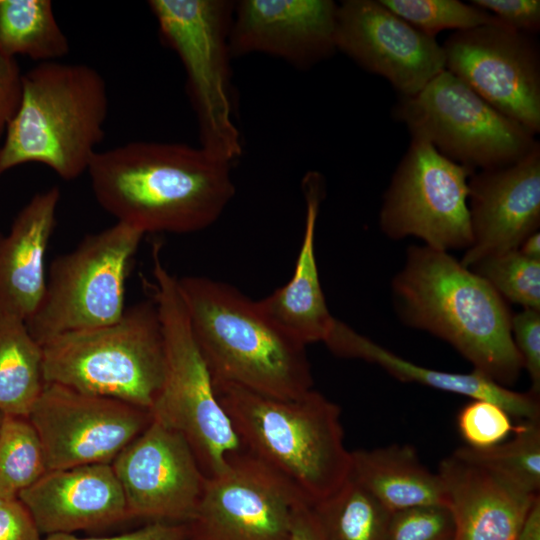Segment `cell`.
I'll list each match as a JSON object with an SVG mask.
<instances>
[{
    "label": "cell",
    "mask_w": 540,
    "mask_h": 540,
    "mask_svg": "<svg viewBox=\"0 0 540 540\" xmlns=\"http://www.w3.org/2000/svg\"><path fill=\"white\" fill-rule=\"evenodd\" d=\"M231 164L201 146L137 140L99 150L87 174L116 222L144 235L185 234L212 225L233 199Z\"/></svg>",
    "instance_id": "6da1fadb"
},
{
    "label": "cell",
    "mask_w": 540,
    "mask_h": 540,
    "mask_svg": "<svg viewBox=\"0 0 540 540\" xmlns=\"http://www.w3.org/2000/svg\"><path fill=\"white\" fill-rule=\"evenodd\" d=\"M394 308L407 326L449 343L474 371L506 387L523 369L506 301L446 251L411 246L392 279Z\"/></svg>",
    "instance_id": "7a4b0ae2"
},
{
    "label": "cell",
    "mask_w": 540,
    "mask_h": 540,
    "mask_svg": "<svg viewBox=\"0 0 540 540\" xmlns=\"http://www.w3.org/2000/svg\"><path fill=\"white\" fill-rule=\"evenodd\" d=\"M190 326L213 380L282 399L312 390L306 346L279 329L258 301L203 276L178 278Z\"/></svg>",
    "instance_id": "3957f363"
},
{
    "label": "cell",
    "mask_w": 540,
    "mask_h": 540,
    "mask_svg": "<svg viewBox=\"0 0 540 540\" xmlns=\"http://www.w3.org/2000/svg\"><path fill=\"white\" fill-rule=\"evenodd\" d=\"M213 383L242 449L287 481L309 505L347 480L351 454L337 404L313 389L282 399L225 381Z\"/></svg>",
    "instance_id": "277c9868"
},
{
    "label": "cell",
    "mask_w": 540,
    "mask_h": 540,
    "mask_svg": "<svg viewBox=\"0 0 540 540\" xmlns=\"http://www.w3.org/2000/svg\"><path fill=\"white\" fill-rule=\"evenodd\" d=\"M107 84L92 66L60 60L23 73L20 107L0 145V176L29 163L72 181L87 173L104 139Z\"/></svg>",
    "instance_id": "5b68a950"
},
{
    "label": "cell",
    "mask_w": 540,
    "mask_h": 540,
    "mask_svg": "<svg viewBox=\"0 0 540 540\" xmlns=\"http://www.w3.org/2000/svg\"><path fill=\"white\" fill-rule=\"evenodd\" d=\"M41 347L45 383L150 411L164 382V336L151 298L126 307L115 322L57 335Z\"/></svg>",
    "instance_id": "8992f818"
},
{
    "label": "cell",
    "mask_w": 540,
    "mask_h": 540,
    "mask_svg": "<svg viewBox=\"0 0 540 540\" xmlns=\"http://www.w3.org/2000/svg\"><path fill=\"white\" fill-rule=\"evenodd\" d=\"M157 244L152 252L150 298L158 310L165 343L166 369L152 418L181 433L207 478L242 450L221 406L210 370L194 338L177 277L163 264Z\"/></svg>",
    "instance_id": "52a82bcc"
},
{
    "label": "cell",
    "mask_w": 540,
    "mask_h": 540,
    "mask_svg": "<svg viewBox=\"0 0 540 540\" xmlns=\"http://www.w3.org/2000/svg\"><path fill=\"white\" fill-rule=\"evenodd\" d=\"M163 43L179 57L195 111L200 146L232 163L242 154L234 122L229 33L234 3L226 0H150Z\"/></svg>",
    "instance_id": "ba28073f"
},
{
    "label": "cell",
    "mask_w": 540,
    "mask_h": 540,
    "mask_svg": "<svg viewBox=\"0 0 540 540\" xmlns=\"http://www.w3.org/2000/svg\"><path fill=\"white\" fill-rule=\"evenodd\" d=\"M143 237L116 222L55 257L41 302L25 322L32 337L42 345L66 332L117 321L126 309V280Z\"/></svg>",
    "instance_id": "9c48e42d"
},
{
    "label": "cell",
    "mask_w": 540,
    "mask_h": 540,
    "mask_svg": "<svg viewBox=\"0 0 540 540\" xmlns=\"http://www.w3.org/2000/svg\"><path fill=\"white\" fill-rule=\"evenodd\" d=\"M412 137L424 139L448 159L474 171L511 164L538 143L526 128L493 108L444 70L393 109Z\"/></svg>",
    "instance_id": "30bf717a"
},
{
    "label": "cell",
    "mask_w": 540,
    "mask_h": 540,
    "mask_svg": "<svg viewBox=\"0 0 540 540\" xmlns=\"http://www.w3.org/2000/svg\"><path fill=\"white\" fill-rule=\"evenodd\" d=\"M474 172L412 137L383 197L382 231L391 239L417 237L437 250H467L472 244L468 181Z\"/></svg>",
    "instance_id": "8fae6325"
},
{
    "label": "cell",
    "mask_w": 540,
    "mask_h": 540,
    "mask_svg": "<svg viewBox=\"0 0 540 540\" xmlns=\"http://www.w3.org/2000/svg\"><path fill=\"white\" fill-rule=\"evenodd\" d=\"M28 419L49 471L111 464L147 428L152 415L117 399L45 383Z\"/></svg>",
    "instance_id": "7c38bea8"
},
{
    "label": "cell",
    "mask_w": 540,
    "mask_h": 540,
    "mask_svg": "<svg viewBox=\"0 0 540 540\" xmlns=\"http://www.w3.org/2000/svg\"><path fill=\"white\" fill-rule=\"evenodd\" d=\"M302 501L287 481L242 449L207 478L187 524L188 540H289L293 510Z\"/></svg>",
    "instance_id": "4fadbf2b"
},
{
    "label": "cell",
    "mask_w": 540,
    "mask_h": 540,
    "mask_svg": "<svg viewBox=\"0 0 540 540\" xmlns=\"http://www.w3.org/2000/svg\"><path fill=\"white\" fill-rule=\"evenodd\" d=\"M442 47L445 70L533 135L540 131V58L530 35L483 25L454 32Z\"/></svg>",
    "instance_id": "5bb4252c"
},
{
    "label": "cell",
    "mask_w": 540,
    "mask_h": 540,
    "mask_svg": "<svg viewBox=\"0 0 540 540\" xmlns=\"http://www.w3.org/2000/svg\"><path fill=\"white\" fill-rule=\"evenodd\" d=\"M130 520L188 524L207 477L186 438L152 418L111 463Z\"/></svg>",
    "instance_id": "9a60e30c"
},
{
    "label": "cell",
    "mask_w": 540,
    "mask_h": 540,
    "mask_svg": "<svg viewBox=\"0 0 540 540\" xmlns=\"http://www.w3.org/2000/svg\"><path fill=\"white\" fill-rule=\"evenodd\" d=\"M335 42L337 50L386 78L402 97L416 95L445 70L442 45L380 0L338 4Z\"/></svg>",
    "instance_id": "2e32d148"
},
{
    "label": "cell",
    "mask_w": 540,
    "mask_h": 540,
    "mask_svg": "<svg viewBox=\"0 0 540 540\" xmlns=\"http://www.w3.org/2000/svg\"><path fill=\"white\" fill-rule=\"evenodd\" d=\"M472 244L461 263L470 267L518 250L540 224V144L506 166L475 171L468 181Z\"/></svg>",
    "instance_id": "e0dca14e"
},
{
    "label": "cell",
    "mask_w": 540,
    "mask_h": 540,
    "mask_svg": "<svg viewBox=\"0 0 540 540\" xmlns=\"http://www.w3.org/2000/svg\"><path fill=\"white\" fill-rule=\"evenodd\" d=\"M338 4L332 0H242L234 4L232 56L263 53L310 68L336 49Z\"/></svg>",
    "instance_id": "ac0fdd59"
},
{
    "label": "cell",
    "mask_w": 540,
    "mask_h": 540,
    "mask_svg": "<svg viewBox=\"0 0 540 540\" xmlns=\"http://www.w3.org/2000/svg\"><path fill=\"white\" fill-rule=\"evenodd\" d=\"M18 499L45 535L97 531L130 520L111 464L49 470Z\"/></svg>",
    "instance_id": "d6986e66"
},
{
    "label": "cell",
    "mask_w": 540,
    "mask_h": 540,
    "mask_svg": "<svg viewBox=\"0 0 540 540\" xmlns=\"http://www.w3.org/2000/svg\"><path fill=\"white\" fill-rule=\"evenodd\" d=\"M61 199L57 186L34 194L0 232V317L27 321L43 297L46 255Z\"/></svg>",
    "instance_id": "ffe728a7"
},
{
    "label": "cell",
    "mask_w": 540,
    "mask_h": 540,
    "mask_svg": "<svg viewBox=\"0 0 540 540\" xmlns=\"http://www.w3.org/2000/svg\"><path fill=\"white\" fill-rule=\"evenodd\" d=\"M437 473L454 519L453 540H517L539 494H527L452 455L440 462Z\"/></svg>",
    "instance_id": "44dd1931"
},
{
    "label": "cell",
    "mask_w": 540,
    "mask_h": 540,
    "mask_svg": "<svg viewBox=\"0 0 540 540\" xmlns=\"http://www.w3.org/2000/svg\"><path fill=\"white\" fill-rule=\"evenodd\" d=\"M324 179L309 172L302 180L305 225L294 272L290 280L258 304L266 316L286 335L307 346L324 342L334 321L322 290L315 254V232Z\"/></svg>",
    "instance_id": "7402d4cb"
},
{
    "label": "cell",
    "mask_w": 540,
    "mask_h": 540,
    "mask_svg": "<svg viewBox=\"0 0 540 540\" xmlns=\"http://www.w3.org/2000/svg\"><path fill=\"white\" fill-rule=\"evenodd\" d=\"M323 343L336 356L373 363L402 382L418 383L440 391L463 395L472 400L491 401L504 408L512 418L520 421L540 419L538 394L531 391H512L474 370L470 373H451L415 364L356 332L336 318Z\"/></svg>",
    "instance_id": "603a6c76"
},
{
    "label": "cell",
    "mask_w": 540,
    "mask_h": 540,
    "mask_svg": "<svg viewBox=\"0 0 540 540\" xmlns=\"http://www.w3.org/2000/svg\"><path fill=\"white\" fill-rule=\"evenodd\" d=\"M350 454L349 476L390 512L447 505L440 476L422 464L413 446L392 444Z\"/></svg>",
    "instance_id": "cb8c5ba5"
},
{
    "label": "cell",
    "mask_w": 540,
    "mask_h": 540,
    "mask_svg": "<svg viewBox=\"0 0 540 540\" xmlns=\"http://www.w3.org/2000/svg\"><path fill=\"white\" fill-rule=\"evenodd\" d=\"M44 385L41 345L25 321L0 317V412L28 417Z\"/></svg>",
    "instance_id": "d4e9b609"
},
{
    "label": "cell",
    "mask_w": 540,
    "mask_h": 540,
    "mask_svg": "<svg viewBox=\"0 0 540 540\" xmlns=\"http://www.w3.org/2000/svg\"><path fill=\"white\" fill-rule=\"evenodd\" d=\"M70 51L49 0H0V53L58 61Z\"/></svg>",
    "instance_id": "484cf974"
},
{
    "label": "cell",
    "mask_w": 540,
    "mask_h": 540,
    "mask_svg": "<svg viewBox=\"0 0 540 540\" xmlns=\"http://www.w3.org/2000/svg\"><path fill=\"white\" fill-rule=\"evenodd\" d=\"M311 508L323 540H386L392 512L350 476Z\"/></svg>",
    "instance_id": "4316f807"
},
{
    "label": "cell",
    "mask_w": 540,
    "mask_h": 540,
    "mask_svg": "<svg viewBox=\"0 0 540 540\" xmlns=\"http://www.w3.org/2000/svg\"><path fill=\"white\" fill-rule=\"evenodd\" d=\"M452 456L492 473L527 494H539V421H521L511 440L484 449L462 446Z\"/></svg>",
    "instance_id": "83f0119b"
},
{
    "label": "cell",
    "mask_w": 540,
    "mask_h": 540,
    "mask_svg": "<svg viewBox=\"0 0 540 540\" xmlns=\"http://www.w3.org/2000/svg\"><path fill=\"white\" fill-rule=\"evenodd\" d=\"M47 471L41 441L28 417L4 415L0 425V498H18Z\"/></svg>",
    "instance_id": "f1b7e54d"
},
{
    "label": "cell",
    "mask_w": 540,
    "mask_h": 540,
    "mask_svg": "<svg viewBox=\"0 0 540 540\" xmlns=\"http://www.w3.org/2000/svg\"><path fill=\"white\" fill-rule=\"evenodd\" d=\"M504 299L540 310V260L519 250L487 256L469 267Z\"/></svg>",
    "instance_id": "f546056e"
},
{
    "label": "cell",
    "mask_w": 540,
    "mask_h": 540,
    "mask_svg": "<svg viewBox=\"0 0 540 540\" xmlns=\"http://www.w3.org/2000/svg\"><path fill=\"white\" fill-rule=\"evenodd\" d=\"M416 29L434 37L447 29L469 30L483 25H502L489 12L459 0H380Z\"/></svg>",
    "instance_id": "4dcf8cb0"
},
{
    "label": "cell",
    "mask_w": 540,
    "mask_h": 540,
    "mask_svg": "<svg viewBox=\"0 0 540 540\" xmlns=\"http://www.w3.org/2000/svg\"><path fill=\"white\" fill-rule=\"evenodd\" d=\"M510 414L500 405L473 399L457 416L458 430L467 446L484 449L505 441L516 430Z\"/></svg>",
    "instance_id": "1f68e13d"
},
{
    "label": "cell",
    "mask_w": 540,
    "mask_h": 540,
    "mask_svg": "<svg viewBox=\"0 0 540 540\" xmlns=\"http://www.w3.org/2000/svg\"><path fill=\"white\" fill-rule=\"evenodd\" d=\"M454 529L447 505L416 506L391 513L386 540H453Z\"/></svg>",
    "instance_id": "d6a6232c"
},
{
    "label": "cell",
    "mask_w": 540,
    "mask_h": 540,
    "mask_svg": "<svg viewBox=\"0 0 540 540\" xmlns=\"http://www.w3.org/2000/svg\"><path fill=\"white\" fill-rule=\"evenodd\" d=\"M511 333L531 380L530 391L540 394V310L523 309L512 314Z\"/></svg>",
    "instance_id": "836d02e7"
},
{
    "label": "cell",
    "mask_w": 540,
    "mask_h": 540,
    "mask_svg": "<svg viewBox=\"0 0 540 540\" xmlns=\"http://www.w3.org/2000/svg\"><path fill=\"white\" fill-rule=\"evenodd\" d=\"M470 3L489 12L514 31L530 35L540 29L538 0H473Z\"/></svg>",
    "instance_id": "e575fe53"
},
{
    "label": "cell",
    "mask_w": 540,
    "mask_h": 540,
    "mask_svg": "<svg viewBox=\"0 0 540 540\" xmlns=\"http://www.w3.org/2000/svg\"><path fill=\"white\" fill-rule=\"evenodd\" d=\"M23 72L16 58L0 53V139H3L22 100Z\"/></svg>",
    "instance_id": "d590c367"
},
{
    "label": "cell",
    "mask_w": 540,
    "mask_h": 540,
    "mask_svg": "<svg viewBox=\"0 0 540 540\" xmlns=\"http://www.w3.org/2000/svg\"><path fill=\"white\" fill-rule=\"evenodd\" d=\"M0 540H42L31 514L18 498H0Z\"/></svg>",
    "instance_id": "8d00e7d4"
},
{
    "label": "cell",
    "mask_w": 540,
    "mask_h": 540,
    "mask_svg": "<svg viewBox=\"0 0 540 540\" xmlns=\"http://www.w3.org/2000/svg\"><path fill=\"white\" fill-rule=\"evenodd\" d=\"M42 540H188L187 524L150 522L145 526L114 536L80 538L72 533H54Z\"/></svg>",
    "instance_id": "74e56055"
},
{
    "label": "cell",
    "mask_w": 540,
    "mask_h": 540,
    "mask_svg": "<svg viewBox=\"0 0 540 540\" xmlns=\"http://www.w3.org/2000/svg\"><path fill=\"white\" fill-rule=\"evenodd\" d=\"M289 540H323L311 505L306 502L294 507Z\"/></svg>",
    "instance_id": "f35d334b"
},
{
    "label": "cell",
    "mask_w": 540,
    "mask_h": 540,
    "mask_svg": "<svg viewBox=\"0 0 540 540\" xmlns=\"http://www.w3.org/2000/svg\"><path fill=\"white\" fill-rule=\"evenodd\" d=\"M517 540H540V496L530 505L518 532Z\"/></svg>",
    "instance_id": "ab89813d"
},
{
    "label": "cell",
    "mask_w": 540,
    "mask_h": 540,
    "mask_svg": "<svg viewBox=\"0 0 540 540\" xmlns=\"http://www.w3.org/2000/svg\"><path fill=\"white\" fill-rule=\"evenodd\" d=\"M518 250L524 256L533 259L540 260V233L534 232L528 236L519 246Z\"/></svg>",
    "instance_id": "60d3db41"
},
{
    "label": "cell",
    "mask_w": 540,
    "mask_h": 540,
    "mask_svg": "<svg viewBox=\"0 0 540 540\" xmlns=\"http://www.w3.org/2000/svg\"><path fill=\"white\" fill-rule=\"evenodd\" d=\"M3 416H4V414H2V413L0 412V425H1V422H2V419H3Z\"/></svg>",
    "instance_id": "b9f144b4"
}]
</instances>
